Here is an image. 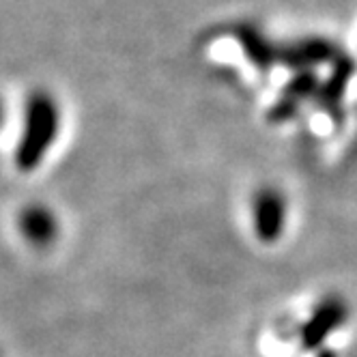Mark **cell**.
I'll return each instance as SVG.
<instances>
[{
  "mask_svg": "<svg viewBox=\"0 0 357 357\" xmlns=\"http://www.w3.org/2000/svg\"><path fill=\"white\" fill-rule=\"evenodd\" d=\"M59 132V108L52 97L45 93H35L26 108L24 136L17 146V166L22 170L35 168L45 155Z\"/></svg>",
  "mask_w": 357,
  "mask_h": 357,
  "instance_id": "1",
  "label": "cell"
},
{
  "mask_svg": "<svg viewBox=\"0 0 357 357\" xmlns=\"http://www.w3.org/2000/svg\"><path fill=\"white\" fill-rule=\"evenodd\" d=\"M284 198L275 190H263L254 200V224L265 241H273L284 228Z\"/></svg>",
  "mask_w": 357,
  "mask_h": 357,
  "instance_id": "2",
  "label": "cell"
},
{
  "mask_svg": "<svg viewBox=\"0 0 357 357\" xmlns=\"http://www.w3.org/2000/svg\"><path fill=\"white\" fill-rule=\"evenodd\" d=\"M22 233L29 237V241L45 245L56 235V222L47 209L31 207L22 213Z\"/></svg>",
  "mask_w": 357,
  "mask_h": 357,
  "instance_id": "3",
  "label": "cell"
},
{
  "mask_svg": "<svg viewBox=\"0 0 357 357\" xmlns=\"http://www.w3.org/2000/svg\"><path fill=\"white\" fill-rule=\"evenodd\" d=\"M243 43H245V47H248V52L252 54V59L257 61L259 65H267V63H269L271 52H269V47L265 45L263 37L252 35V31H248V33L243 35Z\"/></svg>",
  "mask_w": 357,
  "mask_h": 357,
  "instance_id": "4",
  "label": "cell"
},
{
  "mask_svg": "<svg viewBox=\"0 0 357 357\" xmlns=\"http://www.w3.org/2000/svg\"><path fill=\"white\" fill-rule=\"evenodd\" d=\"M3 119H5V108H3V104H0V123H3Z\"/></svg>",
  "mask_w": 357,
  "mask_h": 357,
  "instance_id": "5",
  "label": "cell"
}]
</instances>
